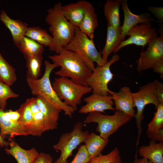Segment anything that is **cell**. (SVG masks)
Here are the masks:
<instances>
[{"label": "cell", "instance_id": "cell-1", "mask_svg": "<svg viewBox=\"0 0 163 163\" xmlns=\"http://www.w3.org/2000/svg\"><path fill=\"white\" fill-rule=\"evenodd\" d=\"M48 57L53 63L61 67L55 72V75L60 77L69 78L75 83L88 86V80L92 71L76 53L64 48L58 54Z\"/></svg>", "mask_w": 163, "mask_h": 163}, {"label": "cell", "instance_id": "cell-2", "mask_svg": "<svg viewBox=\"0 0 163 163\" xmlns=\"http://www.w3.org/2000/svg\"><path fill=\"white\" fill-rule=\"evenodd\" d=\"M60 2L49 8L45 21L50 26L49 30L53 39V44L49 48L56 54L71 42L74 37L75 27L71 24L62 14Z\"/></svg>", "mask_w": 163, "mask_h": 163}, {"label": "cell", "instance_id": "cell-3", "mask_svg": "<svg viewBox=\"0 0 163 163\" xmlns=\"http://www.w3.org/2000/svg\"><path fill=\"white\" fill-rule=\"evenodd\" d=\"M45 71L43 76L36 80L26 79L27 85L32 94L43 97L57 108L63 110L65 115L72 118L74 110L71 107L65 104L58 97L51 83L50 75L52 71L59 67L57 64L50 63L49 61L44 62Z\"/></svg>", "mask_w": 163, "mask_h": 163}, {"label": "cell", "instance_id": "cell-4", "mask_svg": "<svg viewBox=\"0 0 163 163\" xmlns=\"http://www.w3.org/2000/svg\"><path fill=\"white\" fill-rule=\"evenodd\" d=\"M76 53L92 71L95 67L94 62L97 66L104 65L101 52L97 49L93 40L90 39L76 27L74 36L65 47Z\"/></svg>", "mask_w": 163, "mask_h": 163}, {"label": "cell", "instance_id": "cell-5", "mask_svg": "<svg viewBox=\"0 0 163 163\" xmlns=\"http://www.w3.org/2000/svg\"><path fill=\"white\" fill-rule=\"evenodd\" d=\"M52 86L59 98L63 100L65 104L71 107L75 111L81 103L83 95L92 91L90 87L75 83L66 77L55 78Z\"/></svg>", "mask_w": 163, "mask_h": 163}, {"label": "cell", "instance_id": "cell-6", "mask_svg": "<svg viewBox=\"0 0 163 163\" xmlns=\"http://www.w3.org/2000/svg\"><path fill=\"white\" fill-rule=\"evenodd\" d=\"M132 118L117 111L111 115H105L100 112H93L88 113L83 123H97L96 130L99 133V135L104 139H108L110 135L129 122Z\"/></svg>", "mask_w": 163, "mask_h": 163}, {"label": "cell", "instance_id": "cell-7", "mask_svg": "<svg viewBox=\"0 0 163 163\" xmlns=\"http://www.w3.org/2000/svg\"><path fill=\"white\" fill-rule=\"evenodd\" d=\"M83 126L82 123L78 122L71 132L60 136L58 142L53 146L55 150L61 151L59 157L54 163H68V159L72 155L73 151L82 143H84L89 133L88 131L82 130Z\"/></svg>", "mask_w": 163, "mask_h": 163}, {"label": "cell", "instance_id": "cell-8", "mask_svg": "<svg viewBox=\"0 0 163 163\" xmlns=\"http://www.w3.org/2000/svg\"><path fill=\"white\" fill-rule=\"evenodd\" d=\"M155 80L140 87L139 91L132 93L134 107L137 109L135 117L138 129V136L136 148L138 146L142 132L141 123L144 118L143 110L145 106L149 104H152L156 107L159 104L155 92Z\"/></svg>", "mask_w": 163, "mask_h": 163}, {"label": "cell", "instance_id": "cell-9", "mask_svg": "<svg viewBox=\"0 0 163 163\" xmlns=\"http://www.w3.org/2000/svg\"><path fill=\"white\" fill-rule=\"evenodd\" d=\"M120 58L119 55L114 54L104 65L97 66L94 69L88 80V86L91 88L93 93L102 96L109 95L110 90L107 85L113 76L110 67L113 64L118 61Z\"/></svg>", "mask_w": 163, "mask_h": 163}, {"label": "cell", "instance_id": "cell-10", "mask_svg": "<svg viewBox=\"0 0 163 163\" xmlns=\"http://www.w3.org/2000/svg\"><path fill=\"white\" fill-rule=\"evenodd\" d=\"M126 36L129 37L122 41L114 51L116 53L125 46L132 44L143 47L147 45L152 39L158 37L155 27H152L151 23L141 24L133 27L129 30Z\"/></svg>", "mask_w": 163, "mask_h": 163}, {"label": "cell", "instance_id": "cell-11", "mask_svg": "<svg viewBox=\"0 0 163 163\" xmlns=\"http://www.w3.org/2000/svg\"><path fill=\"white\" fill-rule=\"evenodd\" d=\"M148 47L142 52L136 61L137 69L139 72L152 68L157 61L163 59V35L151 40L147 44Z\"/></svg>", "mask_w": 163, "mask_h": 163}, {"label": "cell", "instance_id": "cell-12", "mask_svg": "<svg viewBox=\"0 0 163 163\" xmlns=\"http://www.w3.org/2000/svg\"><path fill=\"white\" fill-rule=\"evenodd\" d=\"M86 104L81 107L78 111L80 113H88L93 112L104 113V111H114V102L110 95L102 96L93 93L83 99Z\"/></svg>", "mask_w": 163, "mask_h": 163}, {"label": "cell", "instance_id": "cell-13", "mask_svg": "<svg viewBox=\"0 0 163 163\" xmlns=\"http://www.w3.org/2000/svg\"><path fill=\"white\" fill-rule=\"evenodd\" d=\"M109 94L112 97L116 111L121 112L132 118L135 117L136 113L132 93L129 87L123 86L117 92L110 90Z\"/></svg>", "mask_w": 163, "mask_h": 163}, {"label": "cell", "instance_id": "cell-14", "mask_svg": "<svg viewBox=\"0 0 163 163\" xmlns=\"http://www.w3.org/2000/svg\"><path fill=\"white\" fill-rule=\"evenodd\" d=\"M121 5L124 16L123 24L121 26V39L123 41L124 40L128 31L133 27L139 23H151L153 20L148 13L136 14L132 13L128 7L126 0H122Z\"/></svg>", "mask_w": 163, "mask_h": 163}, {"label": "cell", "instance_id": "cell-15", "mask_svg": "<svg viewBox=\"0 0 163 163\" xmlns=\"http://www.w3.org/2000/svg\"><path fill=\"white\" fill-rule=\"evenodd\" d=\"M0 135L3 138L8 135L11 138L17 136L28 135L24 127L19 122L11 118L9 112L0 109Z\"/></svg>", "mask_w": 163, "mask_h": 163}, {"label": "cell", "instance_id": "cell-16", "mask_svg": "<svg viewBox=\"0 0 163 163\" xmlns=\"http://www.w3.org/2000/svg\"><path fill=\"white\" fill-rule=\"evenodd\" d=\"M89 2L85 0L62 5V12L72 25L78 27L82 22Z\"/></svg>", "mask_w": 163, "mask_h": 163}, {"label": "cell", "instance_id": "cell-17", "mask_svg": "<svg viewBox=\"0 0 163 163\" xmlns=\"http://www.w3.org/2000/svg\"><path fill=\"white\" fill-rule=\"evenodd\" d=\"M0 20L10 31L13 42L16 45L20 40L25 36L28 27V24L18 19H11L4 9L0 11Z\"/></svg>", "mask_w": 163, "mask_h": 163}, {"label": "cell", "instance_id": "cell-18", "mask_svg": "<svg viewBox=\"0 0 163 163\" xmlns=\"http://www.w3.org/2000/svg\"><path fill=\"white\" fill-rule=\"evenodd\" d=\"M8 142L10 148H5V151L6 154L13 156L18 163H33L39 155V152L35 148L26 150L12 140Z\"/></svg>", "mask_w": 163, "mask_h": 163}, {"label": "cell", "instance_id": "cell-19", "mask_svg": "<svg viewBox=\"0 0 163 163\" xmlns=\"http://www.w3.org/2000/svg\"><path fill=\"white\" fill-rule=\"evenodd\" d=\"M122 26L115 28L107 25V37L105 46L101 52L104 64L107 61V58L110 53L114 52L122 41L121 39Z\"/></svg>", "mask_w": 163, "mask_h": 163}, {"label": "cell", "instance_id": "cell-20", "mask_svg": "<svg viewBox=\"0 0 163 163\" xmlns=\"http://www.w3.org/2000/svg\"><path fill=\"white\" fill-rule=\"evenodd\" d=\"M97 26V15L93 5L89 2L82 21L78 27L90 39L93 40L94 30Z\"/></svg>", "mask_w": 163, "mask_h": 163}, {"label": "cell", "instance_id": "cell-21", "mask_svg": "<svg viewBox=\"0 0 163 163\" xmlns=\"http://www.w3.org/2000/svg\"><path fill=\"white\" fill-rule=\"evenodd\" d=\"M138 152L140 156L153 163H163V142L151 140L148 145H142Z\"/></svg>", "mask_w": 163, "mask_h": 163}, {"label": "cell", "instance_id": "cell-22", "mask_svg": "<svg viewBox=\"0 0 163 163\" xmlns=\"http://www.w3.org/2000/svg\"><path fill=\"white\" fill-rule=\"evenodd\" d=\"M36 98L40 110L46 120L56 129H57L58 121L62 110L54 107L42 97L37 96Z\"/></svg>", "mask_w": 163, "mask_h": 163}, {"label": "cell", "instance_id": "cell-23", "mask_svg": "<svg viewBox=\"0 0 163 163\" xmlns=\"http://www.w3.org/2000/svg\"><path fill=\"white\" fill-rule=\"evenodd\" d=\"M122 0H108L104 5V15L108 25L115 28L121 26L120 24V7Z\"/></svg>", "mask_w": 163, "mask_h": 163}, {"label": "cell", "instance_id": "cell-24", "mask_svg": "<svg viewBox=\"0 0 163 163\" xmlns=\"http://www.w3.org/2000/svg\"><path fill=\"white\" fill-rule=\"evenodd\" d=\"M109 139H105L94 133L88 135L84 142L87 150L92 158L101 154Z\"/></svg>", "mask_w": 163, "mask_h": 163}, {"label": "cell", "instance_id": "cell-25", "mask_svg": "<svg viewBox=\"0 0 163 163\" xmlns=\"http://www.w3.org/2000/svg\"><path fill=\"white\" fill-rule=\"evenodd\" d=\"M25 59L34 56L42 55L44 46L25 36L22 37L15 45Z\"/></svg>", "mask_w": 163, "mask_h": 163}, {"label": "cell", "instance_id": "cell-26", "mask_svg": "<svg viewBox=\"0 0 163 163\" xmlns=\"http://www.w3.org/2000/svg\"><path fill=\"white\" fill-rule=\"evenodd\" d=\"M25 36L49 48L51 47L53 42L52 37L46 30L38 27H28Z\"/></svg>", "mask_w": 163, "mask_h": 163}, {"label": "cell", "instance_id": "cell-27", "mask_svg": "<svg viewBox=\"0 0 163 163\" xmlns=\"http://www.w3.org/2000/svg\"><path fill=\"white\" fill-rule=\"evenodd\" d=\"M17 79L15 69L4 58L0 52V81L11 86Z\"/></svg>", "mask_w": 163, "mask_h": 163}, {"label": "cell", "instance_id": "cell-28", "mask_svg": "<svg viewBox=\"0 0 163 163\" xmlns=\"http://www.w3.org/2000/svg\"><path fill=\"white\" fill-rule=\"evenodd\" d=\"M27 68V78L32 80L38 79L41 75V67L43 57L42 55L34 56L26 59Z\"/></svg>", "mask_w": 163, "mask_h": 163}, {"label": "cell", "instance_id": "cell-29", "mask_svg": "<svg viewBox=\"0 0 163 163\" xmlns=\"http://www.w3.org/2000/svg\"><path fill=\"white\" fill-rule=\"evenodd\" d=\"M89 163H122L120 151L117 147L109 153L106 155L101 154L92 158Z\"/></svg>", "mask_w": 163, "mask_h": 163}, {"label": "cell", "instance_id": "cell-30", "mask_svg": "<svg viewBox=\"0 0 163 163\" xmlns=\"http://www.w3.org/2000/svg\"><path fill=\"white\" fill-rule=\"evenodd\" d=\"M154 117L149 123L146 131H158L163 129V103H160L156 107Z\"/></svg>", "mask_w": 163, "mask_h": 163}, {"label": "cell", "instance_id": "cell-31", "mask_svg": "<svg viewBox=\"0 0 163 163\" xmlns=\"http://www.w3.org/2000/svg\"><path fill=\"white\" fill-rule=\"evenodd\" d=\"M10 86L0 81V109L5 110L7 105V100L10 98H17L19 95L11 90Z\"/></svg>", "mask_w": 163, "mask_h": 163}, {"label": "cell", "instance_id": "cell-32", "mask_svg": "<svg viewBox=\"0 0 163 163\" xmlns=\"http://www.w3.org/2000/svg\"><path fill=\"white\" fill-rule=\"evenodd\" d=\"M17 110L20 114L19 122L26 129L31 124L33 118V113L27 102L26 101L21 104Z\"/></svg>", "mask_w": 163, "mask_h": 163}, {"label": "cell", "instance_id": "cell-33", "mask_svg": "<svg viewBox=\"0 0 163 163\" xmlns=\"http://www.w3.org/2000/svg\"><path fill=\"white\" fill-rule=\"evenodd\" d=\"M91 159L85 145H81L73 160L70 163H89Z\"/></svg>", "mask_w": 163, "mask_h": 163}, {"label": "cell", "instance_id": "cell-34", "mask_svg": "<svg viewBox=\"0 0 163 163\" xmlns=\"http://www.w3.org/2000/svg\"><path fill=\"white\" fill-rule=\"evenodd\" d=\"M53 160V158L50 155L41 152L33 163H52Z\"/></svg>", "mask_w": 163, "mask_h": 163}, {"label": "cell", "instance_id": "cell-35", "mask_svg": "<svg viewBox=\"0 0 163 163\" xmlns=\"http://www.w3.org/2000/svg\"><path fill=\"white\" fill-rule=\"evenodd\" d=\"M148 136L150 138L151 140L159 142H163V129L160 130L153 132H148L146 131Z\"/></svg>", "mask_w": 163, "mask_h": 163}, {"label": "cell", "instance_id": "cell-36", "mask_svg": "<svg viewBox=\"0 0 163 163\" xmlns=\"http://www.w3.org/2000/svg\"><path fill=\"white\" fill-rule=\"evenodd\" d=\"M156 83L155 92L159 103H163V84L157 80Z\"/></svg>", "mask_w": 163, "mask_h": 163}, {"label": "cell", "instance_id": "cell-37", "mask_svg": "<svg viewBox=\"0 0 163 163\" xmlns=\"http://www.w3.org/2000/svg\"><path fill=\"white\" fill-rule=\"evenodd\" d=\"M149 10L151 12L154 16L158 19L163 21V8L162 7H148Z\"/></svg>", "mask_w": 163, "mask_h": 163}, {"label": "cell", "instance_id": "cell-38", "mask_svg": "<svg viewBox=\"0 0 163 163\" xmlns=\"http://www.w3.org/2000/svg\"><path fill=\"white\" fill-rule=\"evenodd\" d=\"M152 68L154 72L160 74L161 78H163V59L156 62Z\"/></svg>", "mask_w": 163, "mask_h": 163}, {"label": "cell", "instance_id": "cell-39", "mask_svg": "<svg viewBox=\"0 0 163 163\" xmlns=\"http://www.w3.org/2000/svg\"><path fill=\"white\" fill-rule=\"evenodd\" d=\"M8 145V142L6 141L0 135V147H7Z\"/></svg>", "mask_w": 163, "mask_h": 163}, {"label": "cell", "instance_id": "cell-40", "mask_svg": "<svg viewBox=\"0 0 163 163\" xmlns=\"http://www.w3.org/2000/svg\"><path fill=\"white\" fill-rule=\"evenodd\" d=\"M133 163H148V160L146 158H143L141 159H138L136 156Z\"/></svg>", "mask_w": 163, "mask_h": 163}, {"label": "cell", "instance_id": "cell-41", "mask_svg": "<svg viewBox=\"0 0 163 163\" xmlns=\"http://www.w3.org/2000/svg\"><path fill=\"white\" fill-rule=\"evenodd\" d=\"M148 163H153L152 162L150 161H148Z\"/></svg>", "mask_w": 163, "mask_h": 163}, {"label": "cell", "instance_id": "cell-42", "mask_svg": "<svg viewBox=\"0 0 163 163\" xmlns=\"http://www.w3.org/2000/svg\"><path fill=\"white\" fill-rule=\"evenodd\" d=\"M0 4H1V2L0 1Z\"/></svg>", "mask_w": 163, "mask_h": 163}]
</instances>
